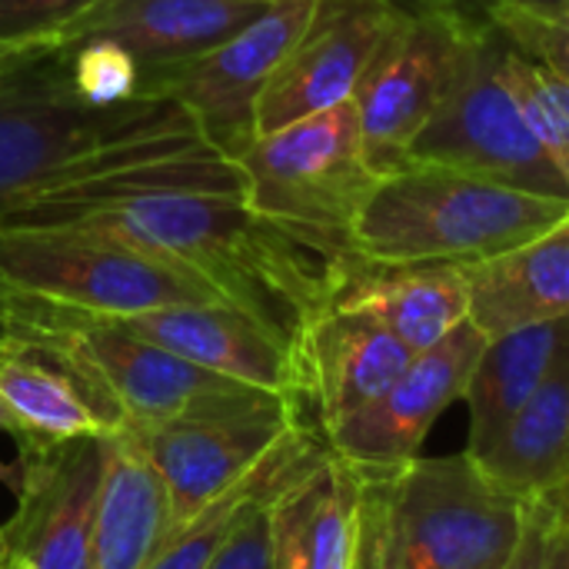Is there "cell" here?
Wrapping results in <instances>:
<instances>
[{
    "label": "cell",
    "instance_id": "cell-20",
    "mask_svg": "<svg viewBox=\"0 0 569 569\" xmlns=\"http://www.w3.org/2000/svg\"><path fill=\"white\" fill-rule=\"evenodd\" d=\"M470 323L487 340L569 317V213L523 247L463 267Z\"/></svg>",
    "mask_w": 569,
    "mask_h": 569
},
{
    "label": "cell",
    "instance_id": "cell-3",
    "mask_svg": "<svg viewBox=\"0 0 569 569\" xmlns=\"http://www.w3.org/2000/svg\"><path fill=\"white\" fill-rule=\"evenodd\" d=\"M567 213L563 197L410 163L373 187L353 223V250L383 267H470L523 247Z\"/></svg>",
    "mask_w": 569,
    "mask_h": 569
},
{
    "label": "cell",
    "instance_id": "cell-34",
    "mask_svg": "<svg viewBox=\"0 0 569 569\" xmlns=\"http://www.w3.org/2000/svg\"><path fill=\"white\" fill-rule=\"evenodd\" d=\"M13 300L17 293L0 280V343L10 340V327H13Z\"/></svg>",
    "mask_w": 569,
    "mask_h": 569
},
{
    "label": "cell",
    "instance_id": "cell-15",
    "mask_svg": "<svg viewBox=\"0 0 569 569\" xmlns=\"http://www.w3.org/2000/svg\"><path fill=\"white\" fill-rule=\"evenodd\" d=\"M103 320L203 370L243 380L250 387L300 403L293 347L233 303H183Z\"/></svg>",
    "mask_w": 569,
    "mask_h": 569
},
{
    "label": "cell",
    "instance_id": "cell-31",
    "mask_svg": "<svg viewBox=\"0 0 569 569\" xmlns=\"http://www.w3.org/2000/svg\"><path fill=\"white\" fill-rule=\"evenodd\" d=\"M403 17H423V13H460L473 20H490L487 7L480 0H383Z\"/></svg>",
    "mask_w": 569,
    "mask_h": 569
},
{
    "label": "cell",
    "instance_id": "cell-14",
    "mask_svg": "<svg viewBox=\"0 0 569 569\" xmlns=\"http://www.w3.org/2000/svg\"><path fill=\"white\" fill-rule=\"evenodd\" d=\"M367 473L317 440L270 503L273 569H360Z\"/></svg>",
    "mask_w": 569,
    "mask_h": 569
},
{
    "label": "cell",
    "instance_id": "cell-25",
    "mask_svg": "<svg viewBox=\"0 0 569 569\" xmlns=\"http://www.w3.org/2000/svg\"><path fill=\"white\" fill-rule=\"evenodd\" d=\"M500 73L523 120L530 123L537 143L547 150L569 190V87L550 70H543L537 60L520 53L510 40H503Z\"/></svg>",
    "mask_w": 569,
    "mask_h": 569
},
{
    "label": "cell",
    "instance_id": "cell-21",
    "mask_svg": "<svg viewBox=\"0 0 569 569\" xmlns=\"http://www.w3.org/2000/svg\"><path fill=\"white\" fill-rule=\"evenodd\" d=\"M167 537V493L140 443L127 427L107 433L103 480L93 517L87 569H147Z\"/></svg>",
    "mask_w": 569,
    "mask_h": 569
},
{
    "label": "cell",
    "instance_id": "cell-27",
    "mask_svg": "<svg viewBox=\"0 0 569 569\" xmlns=\"http://www.w3.org/2000/svg\"><path fill=\"white\" fill-rule=\"evenodd\" d=\"M490 23L530 60L550 70L569 87V10L563 13H537L510 3L490 7Z\"/></svg>",
    "mask_w": 569,
    "mask_h": 569
},
{
    "label": "cell",
    "instance_id": "cell-9",
    "mask_svg": "<svg viewBox=\"0 0 569 569\" xmlns=\"http://www.w3.org/2000/svg\"><path fill=\"white\" fill-rule=\"evenodd\" d=\"M317 0H270V7L240 33L210 53L150 80L140 93L180 100L203 140L227 160H237L257 140V103L277 67L307 30Z\"/></svg>",
    "mask_w": 569,
    "mask_h": 569
},
{
    "label": "cell",
    "instance_id": "cell-39",
    "mask_svg": "<svg viewBox=\"0 0 569 569\" xmlns=\"http://www.w3.org/2000/svg\"><path fill=\"white\" fill-rule=\"evenodd\" d=\"M33 43H37V40H33ZM23 47H30V43H0V63H3V60H10L13 53H20Z\"/></svg>",
    "mask_w": 569,
    "mask_h": 569
},
{
    "label": "cell",
    "instance_id": "cell-36",
    "mask_svg": "<svg viewBox=\"0 0 569 569\" xmlns=\"http://www.w3.org/2000/svg\"><path fill=\"white\" fill-rule=\"evenodd\" d=\"M360 569H383L380 557H377V550H373V547H370V540H367V533H363V543H360Z\"/></svg>",
    "mask_w": 569,
    "mask_h": 569
},
{
    "label": "cell",
    "instance_id": "cell-8",
    "mask_svg": "<svg viewBox=\"0 0 569 569\" xmlns=\"http://www.w3.org/2000/svg\"><path fill=\"white\" fill-rule=\"evenodd\" d=\"M503 40L493 23L477 37L457 87L413 140L407 167H450L527 193L569 200L560 170L537 143L500 73Z\"/></svg>",
    "mask_w": 569,
    "mask_h": 569
},
{
    "label": "cell",
    "instance_id": "cell-28",
    "mask_svg": "<svg viewBox=\"0 0 569 569\" xmlns=\"http://www.w3.org/2000/svg\"><path fill=\"white\" fill-rule=\"evenodd\" d=\"M320 440V437H317ZM313 440V443H317ZM310 443V447H313ZM307 447V450H310ZM303 450V453H307ZM300 453V457H303ZM297 457V460H300ZM297 460L270 483V487H263L250 503H247V510L240 513V520H237V527L230 530V537L223 540V547L217 550V557L210 560V567L207 569H273V523H270V503H273V493H277V487L283 483V477L297 467Z\"/></svg>",
    "mask_w": 569,
    "mask_h": 569
},
{
    "label": "cell",
    "instance_id": "cell-23",
    "mask_svg": "<svg viewBox=\"0 0 569 569\" xmlns=\"http://www.w3.org/2000/svg\"><path fill=\"white\" fill-rule=\"evenodd\" d=\"M567 343L569 317L530 323L487 340L463 390L467 413H470V430H467L470 457L480 453L503 430V423L537 393V387L550 377Z\"/></svg>",
    "mask_w": 569,
    "mask_h": 569
},
{
    "label": "cell",
    "instance_id": "cell-33",
    "mask_svg": "<svg viewBox=\"0 0 569 569\" xmlns=\"http://www.w3.org/2000/svg\"><path fill=\"white\" fill-rule=\"evenodd\" d=\"M490 13V7L497 3H510V7H523V10H537V13H563L569 10V0H480Z\"/></svg>",
    "mask_w": 569,
    "mask_h": 569
},
{
    "label": "cell",
    "instance_id": "cell-42",
    "mask_svg": "<svg viewBox=\"0 0 569 569\" xmlns=\"http://www.w3.org/2000/svg\"><path fill=\"white\" fill-rule=\"evenodd\" d=\"M0 353H3V343H0Z\"/></svg>",
    "mask_w": 569,
    "mask_h": 569
},
{
    "label": "cell",
    "instance_id": "cell-7",
    "mask_svg": "<svg viewBox=\"0 0 569 569\" xmlns=\"http://www.w3.org/2000/svg\"><path fill=\"white\" fill-rule=\"evenodd\" d=\"M487 27L490 20L460 13H423L390 30L353 90L363 157L377 177L407 167L413 140L457 87Z\"/></svg>",
    "mask_w": 569,
    "mask_h": 569
},
{
    "label": "cell",
    "instance_id": "cell-10",
    "mask_svg": "<svg viewBox=\"0 0 569 569\" xmlns=\"http://www.w3.org/2000/svg\"><path fill=\"white\" fill-rule=\"evenodd\" d=\"M487 347V333L470 317L440 343L417 353L407 370L373 403L320 433L323 447L367 477L393 473L420 457L433 423L463 400L467 380Z\"/></svg>",
    "mask_w": 569,
    "mask_h": 569
},
{
    "label": "cell",
    "instance_id": "cell-18",
    "mask_svg": "<svg viewBox=\"0 0 569 569\" xmlns=\"http://www.w3.org/2000/svg\"><path fill=\"white\" fill-rule=\"evenodd\" d=\"M327 310L360 313L423 353L470 317V290L463 267H383L353 257Z\"/></svg>",
    "mask_w": 569,
    "mask_h": 569
},
{
    "label": "cell",
    "instance_id": "cell-38",
    "mask_svg": "<svg viewBox=\"0 0 569 569\" xmlns=\"http://www.w3.org/2000/svg\"><path fill=\"white\" fill-rule=\"evenodd\" d=\"M0 483H7L10 490L17 487V463H3L0 460Z\"/></svg>",
    "mask_w": 569,
    "mask_h": 569
},
{
    "label": "cell",
    "instance_id": "cell-41",
    "mask_svg": "<svg viewBox=\"0 0 569 569\" xmlns=\"http://www.w3.org/2000/svg\"><path fill=\"white\" fill-rule=\"evenodd\" d=\"M13 569H27V567H20V563H17V567H13Z\"/></svg>",
    "mask_w": 569,
    "mask_h": 569
},
{
    "label": "cell",
    "instance_id": "cell-40",
    "mask_svg": "<svg viewBox=\"0 0 569 569\" xmlns=\"http://www.w3.org/2000/svg\"><path fill=\"white\" fill-rule=\"evenodd\" d=\"M0 430H3V433H13V417H10V410H7L3 400H0Z\"/></svg>",
    "mask_w": 569,
    "mask_h": 569
},
{
    "label": "cell",
    "instance_id": "cell-1",
    "mask_svg": "<svg viewBox=\"0 0 569 569\" xmlns=\"http://www.w3.org/2000/svg\"><path fill=\"white\" fill-rule=\"evenodd\" d=\"M47 230L110 237L187 270L293 350L303 327L330 307L343 270L357 257L267 220L250 210L243 193H140Z\"/></svg>",
    "mask_w": 569,
    "mask_h": 569
},
{
    "label": "cell",
    "instance_id": "cell-37",
    "mask_svg": "<svg viewBox=\"0 0 569 569\" xmlns=\"http://www.w3.org/2000/svg\"><path fill=\"white\" fill-rule=\"evenodd\" d=\"M13 557H10V543H7V533H3V527H0V569H13Z\"/></svg>",
    "mask_w": 569,
    "mask_h": 569
},
{
    "label": "cell",
    "instance_id": "cell-24",
    "mask_svg": "<svg viewBox=\"0 0 569 569\" xmlns=\"http://www.w3.org/2000/svg\"><path fill=\"white\" fill-rule=\"evenodd\" d=\"M317 427L307 423L297 433H290L247 480H240L233 490H227L220 500H213L200 517H193L183 530L167 533L160 540V550L153 553V560L147 563V569H207L210 560L217 557V550L223 547V540L230 537V530L237 527L240 513L247 510V503L270 487L313 440H317Z\"/></svg>",
    "mask_w": 569,
    "mask_h": 569
},
{
    "label": "cell",
    "instance_id": "cell-22",
    "mask_svg": "<svg viewBox=\"0 0 569 569\" xmlns=\"http://www.w3.org/2000/svg\"><path fill=\"white\" fill-rule=\"evenodd\" d=\"M480 473L537 503L553 497L569 480V343L537 393L503 423V430L473 453Z\"/></svg>",
    "mask_w": 569,
    "mask_h": 569
},
{
    "label": "cell",
    "instance_id": "cell-6",
    "mask_svg": "<svg viewBox=\"0 0 569 569\" xmlns=\"http://www.w3.org/2000/svg\"><path fill=\"white\" fill-rule=\"evenodd\" d=\"M0 280L23 297L93 317L227 303L200 277L80 230H0Z\"/></svg>",
    "mask_w": 569,
    "mask_h": 569
},
{
    "label": "cell",
    "instance_id": "cell-32",
    "mask_svg": "<svg viewBox=\"0 0 569 569\" xmlns=\"http://www.w3.org/2000/svg\"><path fill=\"white\" fill-rule=\"evenodd\" d=\"M540 569H569V523L553 520V513H550L547 550H543V567Z\"/></svg>",
    "mask_w": 569,
    "mask_h": 569
},
{
    "label": "cell",
    "instance_id": "cell-4",
    "mask_svg": "<svg viewBox=\"0 0 569 569\" xmlns=\"http://www.w3.org/2000/svg\"><path fill=\"white\" fill-rule=\"evenodd\" d=\"M530 503L493 487L473 457H417L367 477L363 533L383 569H507Z\"/></svg>",
    "mask_w": 569,
    "mask_h": 569
},
{
    "label": "cell",
    "instance_id": "cell-11",
    "mask_svg": "<svg viewBox=\"0 0 569 569\" xmlns=\"http://www.w3.org/2000/svg\"><path fill=\"white\" fill-rule=\"evenodd\" d=\"M103 453L107 433L73 440L17 437V510L3 523L13 563L87 569Z\"/></svg>",
    "mask_w": 569,
    "mask_h": 569
},
{
    "label": "cell",
    "instance_id": "cell-12",
    "mask_svg": "<svg viewBox=\"0 0 569 569\" xmlns=\"http://www.w3.org/2000/svg\"><path fill=\"white\" fill-rule=\"evenodd\" d=\"M307 423L300 403H283L243 417L177 420L133 430L167 493V533L183 530Z\"/></svg>",
    "mask_w": 569,
    "mask_h": 569
},
{
    "label": "cell",
    "instance_id": "cell-2",
    "mask_svg": "<svg viewBox=\"0 0 569 569\" xmlns=\"http://www.w3.org/2000/svg\"><path fill=\"white\" fill-rule=\"evenodd\" d=\"M70 60L73 40L47 37L0 63V217L97 173L217 153L173 97L80 100Z\"/></svg>",
    "mask_w": 569,
    "mask_h": 569
},
{
    "label": "cell",
    "instance_id": "cell-17",
    "mask_svg": "<svg viewBox=\"0 0 569 569\" xmlns=\"http://www.w3.org/2000/svg\"><path fill=\"white\" fill-rule=\"evenodd\" d=\"M267 7L270 0H97L63 30V40L120 43L137 60L143 87L210 53Z\"/></svg>",
    "mask_w": 569,
    "mask_h": 569
},
{
    "label": "cell",
    "instance_id": "cell-26",
    "mask_svg": "<svg viewBox=\"0 0 569 569\" xmlns=\"http://www.w3.org/2000/svg\"><path fill=\"white\" fill-rule=\"evenodd\" d=\"M70 77H73V90L80 93V100L93 107L123 103L140 93L137 60L120 43L103 40V37L73 40Z\"/></svg>",
    "mask_w": 569,
    "mask_h": 569
},
{
    "label": "cell",
    "instance_id": "cell-13",
    "mask_svg": "<svg viewBox=\"0 0 569 569\" xmlns=\"http://www.w3.org/2000/svg\"><path fill=\"white\" fill-rule=\"evenodd\" d=\"M400 20L403 13L383 0H317L307 30L257 103V137L353 100L360 77Z\"/></svg>",
    "mask_w": 569,
    "mask_h": 569
},
{
    "label": "cell",
    "instance_id": "cell-5",
    "mask_svg": "<svg viewBox=\"0 0 569 569\" xmlns=\"http://www.w3.org/2000/svg\"><path fill=\"white\" fill-rule=\"evenodd\" d=\"M233 163L250 210L330 250H353V223L380 183L353 100L257 137Z\"/></svg>",
    "mask_w": 569,
    "mask_h": 569
},
{
    "label": "cell",
    "instance_id": "cell-16",
    "mask_svg": "<svg viewBox=\"0 0 569 569\" xmlns=\"http://www.w3.org/2000/svg\"><path fill=\"white\" fill-rule=\"evenodd\" d=\"M297 390L317 433L373 403L417 357L373 320L323 310L297 340Z\"/></svg>",
    "mask_w": 569,
    "mask_h": 569
},
{
    "label": "cell",
    "instance_id": "cell-35",
    "mask_svg": "<svg viewBox=\"0 0 569 569\" xmlns=\"http://www.w3.org/2000/svg\"><path fill=\"white\" fill-rule=\"evenodd\" d=\"M537 503H547V510L553 513V520H563L569 523V480L553 493V497H547V500H537Z\"/></svg>",
    "mask_w": 569,
    "mask_h": 569
},
{
    "label": "cell",
    "instance_id": "cell-29",
    "mask_svg": "<svg viewBox=\"0 0 569 569\" xmlns=\"http://www.w3.org/2000/svg\"><path fill=\"white\" fill-rule=\"evenodd\" d=\"M97 0H0V43H33L63 30Z\"/></svg>",
    "mask_w": 569,
    "mask_h": 569
},
{
    "label": "cell",
    "instance_id": "cell-19",
    "mask_svg": "<svg viewBox=\"0 0 569 569\" xmlns=\"http://www.w3.org/2000/svg\"><path fill=\"white\" fill-rule=\"evenodd\" d=\"M0 400L13 417V440L103 437L123 427L97 387L60 350L27 337L3 343Z\"/></svg>",
    "mask_w": 569,
    "mask_h": 569
},
{
    "label": "cell",
    "instance_id": "cell-30",
    "mask_svg": "<svg viewBox=\"0 0 569 569\" xmlns=\"http://www.w3.org/2000/svg\"><path fill=\"white\" fill-rule=\"evenodd\" d=\"M547 530H550V510L547 503H530L527 530L517 547V557L507 569H540L543 567V550H547Z\"/></svg>",
    "mask_w": 569,
    "mask_h": 569
}]
</instances>
